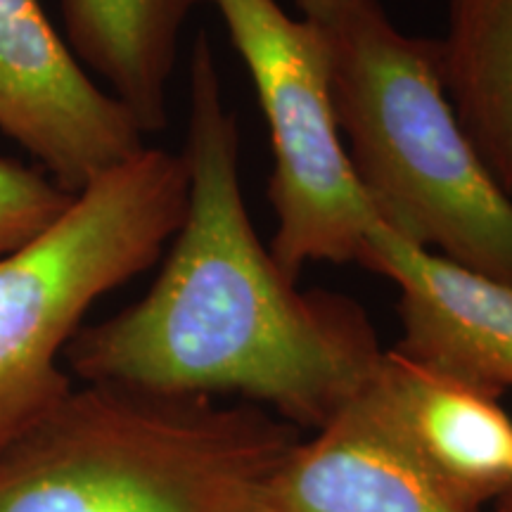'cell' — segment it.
Returning <instances> with one entry per match:
<instances>
[{
  "label": "cell",
  "instance_id": "cell-1",
  "mask_svg": "<svg viewBox=\"0 0 512 512\" xmlns=\"http://www.w3.org/2000/svg\"><path fill=\"white\" fill-rule=\"evenodd\" d=\"M188 209L155 285L117 316L76 332L83 384L157 394H235L297 430H320L380 366L361 304L299 290L261 242L242 197L238 114L200 31L188 69Z\"/></svg>",
  "mask_w": 512,
  "mask_h": 512
},
{
  "label": "cell",
  "instance_id": "cell-8",
  "mask_svg": "<svg viewBox=\"0 0 512 512\" xmlns=\"http://www.w3.org/2000/svg\"><path fill=\"white\" fill-rule=\"evenodd\" d=\"M259 512H460L384 413L370 380L268 477Z\"/></svg>",
  "mask_w": 512,
  "mask_h": 512
},
{
  "label": "cell",
  "instance_id": "cell-13",
  "mask_svg": "<svg viewBox=\"0 0 512 512\" xmlns=\"http://www.w3.org/2000/svg\"><path fill=\"white\" fill-rule=\"evenodd\" d=\"M294 3L302 10L304 19H311L320 27H330V24H335L342 17V12L347 10L351 0H294Z\"/></svg>",
  "mask_w": 512,
  "mask_h": 512
},
{
  "label": "cell",
  "instance_id": "cell-2",
  "mask_svg": "<svg viewBox=\"0 0 512 512\" xmlns=\"http://www.w3.org/2000/svg\"><path fill=\"white\" fill-rule=\"evenodd\" d=\"M299 439L256 403L83 384L0 453V512H259Z\"/></svg>",
  "mask_w": 512,
  "mask_h": 512
},
{
  "label": "cell",
  "instance_id": "cell-14",
  "mask_svg": "<svg viewBox=\"0 0 512 512\" xmlns=\"http://www.w3.org/2000/svg\"><path fill=\"white\" fill-rule=\"evenodd\" d=\"M494 512H512V475L501 491V496L494 501Z\"/></svg>",
  "mask_w": 512,
  "mask_h": 512
},
{
  "label": "cell",
  "instance_id": "cell-4",
  "mask_svg": "<svg viewBox=\"0 0 512 512\" xmlns=\"http://www.w3.org/2000/svg\"><path fill=\"white\" fill-rule=\"evenodd\" d=\"M183 155L145 145L0 256V453L72 394L60 368L88 309L152 268L188 209Z\"/></svg>",
  "mask_w": 512,
  "mask_h": 512
},
{
  "label": "cell",
  "instance_id": "cell-10",
  "mask_svg": "<svg viewBox=\"0 0 512 512\" xmlns=\"http://www.w3.org/2000/svg\"><path fill=\"white\" fill-rule=\"evenodd\" d=\"M209 0H62L67 46L143 133L166 128V93L190 12Z\"/></svg>",
  "mask_w": 512,
  "mask_h": 512
},
{
  "label": "cell",
  "instance_id": "cell-5",
  "mask_svg": "<svg viewBox=\"0 0 512 512\" xmlns=\"http://www.w3.org/2000/svg\"><path fill=\"white\" fill-rule=\"evenodd\" d=\"M209 3L252 76L271 136L273 259L292 280L309 264H358L366 230L380 214L339 133L328 27L290 17L278 0Z\"/></svg>",
  "mask_w": 512,
  "mask_h": 512
},
{
  "label": "cell",
  "instance_id": "cell-6",
  "mask_svg": "<svg viewBox=\"0 0 512 512\" xmlns=\"http://www.w3.org/2000/svg\"><path fill=\"white\" fill-rule=\"evenodd\" d=\"M0 131L79 195L145 147V133L62 41L41 0H0Z\"/></svg>",
  "mask_w": 512,
  "mask_h": 512
},
{
  "label": "cell",
  "instance_id": "cell-7",
  "mask_svg": "<svg viewBox=\"0 0 512 512\" xmlns=\"http://www.w3.org/2000/svg\"><path fill=\"white\" fill-rule=\"evenodd\" d=\"M358 264L399 287L394 351L498 399L512 389V285L413 245L382 221L366 230Z\"/></svg>",
  "mask_w": 512,
  "mask_h": 512
},
{
  "label": "cell",
  "instance_id": "cell-12",
  "mask_svg": "<svg viewBox=\"0 0 512 512\" xmlns=\"http://www.w3.org/2000/svg\"><path fill=\"white\" fill-rule=\"evenodd\" d=\"M72 202L74 195L50 181L48 174L0 157V256L34 240Z\"/></svg>",
  "mask_w": 512,
  "mask_h": 512
},
{
  "label": "cell",
  "instance_id": "cell-9",
  "mask_svg": "<svg viewBox=\"0 0 512 512\" xmlns=\"http://www.w3.org/2000/svg\"><path fill=\"white\" fill-rule=\"evenodd\" d=\"M420 470L460 512H482L512 475V418L498 396L389 349L370 377Z\"/></svg>",
  "mask_w": 512,
  "mask_h": 512
},
{
  "label": "cell",
  "instance_id": "cell-3",
  "mask_svg": "<svg viewBox=\"0 0 512 512\" xmlns=\"http://www.w3.org/2000/svg\"><path fill=\"white\" fill-rule=\"evenodd\" d=\"M328 31L339 133L380 221L512 285V200L453 114L437 41L403 34L377 0H351Z\"/></svg>",
  "mask_w": 512,
  "mask_h": 512
},
{
  "label": "cell",
  "instance_id": "cell-11",
  "mask_svg": "<svg viewBox=\"0 0 512 512\" xmlns=\"http://www.w3.org/2000/svg\"><path fill=\"white\" fill-rule=\"evenodd\" d=\"M437 64L458 124L512 200V0H448Z\"/></svg>",
  "mask_w": 512,
  "mask_h": 512
}]
</instances>
